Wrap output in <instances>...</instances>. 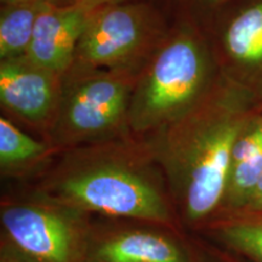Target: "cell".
Wrapping results in <instances>:
<instances>
[{"label": "cell", "mask_w": 262, "mask_h": 262, "mask_svg": "<svg viewBox=\"0 0 262 262\" xmlns=\"http://www.w3.org/2000/svg\"><path fill=\"white\" fill-rule=\"evenodd\" d=\"M262 94L221 75L210 93L185 116L146 137L165 176L183 231L201 232L217 217L231 153Z\"/></svg>", "instance_id": "cell-1"}, {"label": "cell", "mask_w": 262, "mask_h": 262, "mask_svg": "<svg viewBox=\"0 0 262 262\" xmlns=\"http://www.w3.org/2000/svg\"><path fill=\"white\" fill-rule=\"evenodd\" d=\"M28 191L91 217L146 222L186 233L163 170L141 137L63 150Z\"/></svg>", "instance_id": "cell-2"}, {"label": "cell", "mask_w": 262, "mask_h": 262, "mask_svg": "<svg viewBox=\"0 0 262 262\" xmlns=\"http://www.w3.org/2000/svg\"><path fill=\"white\" fill-rule=\"evenodd\" d=\"M220 78L198 32L182 27L165 34L137 78L129 110L131 135H152L185 116Z\"/></svg>", "instance_id": "cell-3"}, {"label": "cell", "mask_w": 262, "mask_h": 262, "mask_svg": "<svg viewBox=\"0 0 262 262\" xmlns=\"http://www.w3.org/2000/svg\"><path fill=\"white\" fill-rule=\"evenodd\" d=\"M140 72L71 68L62 79L60 106L45 140L63 152L131 136L129 110Z\"/></svg>", "instance_id": "cell-4"}, {"label": "cell", "mask_w": 262, "mask_h": 262, "mask_svg": "<svg viewBox=\"0 0 262 262\" xmlns=\"http://www.w3.org/2000/svg\"><path fill=\"white\" fill-rule=\"evenodd\" d=\"M93 217L31 191L3 194L0 247L28 262H83Z\"/></svg>", "instance_id": "cell-5"}, {"label": "cell", "mask_w": 262, "mask_h": 262, "mask_svg": "<svg viewBox=\"0 0 262 262\" xmlns=\"http://www.w3.org/2000/svg\"><path fill=\"white\" fill-rule=\"evenodd\" d=\"M164 37L148 5L124 2L101 6L78 42L71 68L142 70Z\"/></svg>", "instance_id": "cell-6"}, {"label": "cell", "mask_w": 262, "mask_h": 262, "mask_svg": "<svg viewBox=\"0 0 262 262\" xmlns=\"http://www.w3.org/2000/svg\"><path fill=\"white\" fill-rule=\"evenodd\" d=\"M84 261L192 262L191 234L140 221L93 217Z\"/></svg>", "instance_id": "cell-7"}, {"label": "cell", "mask_w": 262, "mask_h": 262, "mask_svg": "<svg viewBox=\"0 0 262 262\" xmlns=\"http://www.w3.org/2000/svg\"><path fill=\"white\" fill-rule=\"evenodd\" d=\"M63 77L27 56L0 62V103L19 122L47 137L56 118Z\"/></svg>", "instance_id": "cell-8"}, {"label": "cell", "mask_w": 262, "mask_h": 262, "mask_svg": "<svg viewBox=\"0 0 262 262\" xmlns=\"http://www.w3.org/2000/svg\"><path fill=\"white\" fill-rule=\"evenodd\" d=\"M97 9L89 5L58 6L48 3L37 19L26 56L63 77L73 64L78 42Z\"/></svg>", "instance_id": "cell-9"}, {"label": "cell", "mask_w": 262, "mask_h": 262, "mask_svg": "<svg viewBox=\"0 0 262 262\" xmlns=\"http://www.w3.org/2000/svg\"><path fill=\"white\" fill-rule=\"evenodd\" d=\"M261 175L262 103L245 123L232 148L224 202L216 219L241 214Z\"/></svg>", "instance_id": "cell-10"}, {"label": "cell", "mask_w": 262, "mask_h": 262, "mask_svg": "<svg viewBox=\"0 0 262 262\" xmlns=\"http://www.w3.org/2000/svg\"><path fill=\"white\" fill-rule=\"evenodd\" d=\"M222 45L234 80L262 94V0L247 6L229 21Z\"/></svg>", "instance_id": "cell-11"}, {"label": "cell", "mask_w": 262, "mask_h": 262, "mask_svg": "<svg viewBox=\"0 0 262 262\" xmlns=\"http://www.w3.org/2000/svg\"><path fill=\"white\" fill-rule=\"evenodd\" d=\"M61 150L47 140L22 131L8 117L0 118V175L2 179H38L55 162Z\"/></svg>", "instance_id": "cell-12"}, {"label": "cell", "mask_w": 262, "mask_h": 262, "mask_svg": "<svg viewBox=\"0 0 262 262\" xmlns=\"http://www.w3.org/2000/svg\"><path fill=\"white\" fill-rule=\"evenodd\" d=\"M47 4V0H25L4 4L0 16L2 60L27 55L37 19Z\"/></svg>", "instance_id": "cell-13"}, {"label": "cell", "mask_w": 262, "mask_h": 262, "mask_svg": "<svg viewBox=\"0 0 262 262\" xmlns=\"http://www.w3.org/2000/svg\"><path fill=\"white\" fill-rule=\"evenodd\" d=\"M202 232L248 260L262 262V214L216 219Z\"/></svg>", "instance_id": "cell-14"}, {"label": "cell", "mask_w": 262, "mask_h": 262, "mask_svg": "<svg viewBox=\"0 0 262 262\" xmlns=\"http://www.w3.org/2000/svg\"><path fill=\"white\" fill-rule=\"evenodd\" d=\"M51 5H89L95 8H101V6L118 4V3L130 2V0H47Z\"/></svg>", "instance_id": "cell-15"}, {"label": "cell", "mask_w": 262, "mask_h": 262, "mask_svg": "<svg viewBox=\"0 0 262 262\" xmlns=\"http://www.w3.org/2000/svg\"><path fill=\"white\" fill-rule=\"evenodd\" d=\"M262 214V175L260 180H258L256 187H255L253 194H251L250 199H249L247 206L241 214Z\"/></svg>", "instance_id": "cell-16"}, {"label": "cell", "mask_w": 262, "mask_h": 262, "mask_svg": "<svg viewBox=\"0 0 262 262\" xmlns=\"http://www.w3.org/2000/svg\"><path fill=\"white\" fill-rule=\"evenodd\" d=\"M199 242L192 241L193 244V261L192 262H216L208 255L206 249L202 247L201 244H198Z\"/></svg>", "instance_id": "cell-17"}, {"label": "cell", "mask_w": 262, "mask_h": 262, "mask_svg": "<svg viewBox=\"0 0 262 262\" xmlns=\"http://www.w3.org/2000/svg\"><path fill=\"white\" fill-rule=\"evenodd\" d=\"M0 262H28L24 260L22 257L17 256V255L11 253L8 249L0 247Z\"/></svg>", "instance_id": "cell-18"}, {"label": "cell", "mask_w": 262, "mask_h": 262, "mask_svg": "<svg viewBox=\"0 0 262 262\" xmlns=\"http://www.w3.org/2000/svg\"><path fill=\"white\" fill-rule=\"evenodd\" d=\"M206 3H209V4H212V5H217V4H222V3L227 2V0H205Z\"/></svg>", "instance_id": "cell-19"}, {"label": "cell", "mask_w": 262, "mask_h": 262, "mask_svg": "<svg viewBox=\"0 0 262 262\" xmlns=\"http://www.w3.org/2000/svg\"><path fill=\"white\" fill-rule=\"evenodd\" d=\"M18 2H25V0H2L3 4H12V3H18Z\"/></svg>", "instance_id": "cell-20"}, {"label": "cell", "mask_w": 262, "mask_h": 262, "mask_svg": "<svg viewBox=\"0 0 262 262\" xmlns=\"http://www.w3.org/2000/svg\"><path fill=\"white\" fill-rule=\"evenodd\" d=\"M83 262H93V261H83Z\"/></svg>", "instance_id": "cell-21"}]
</instances>
